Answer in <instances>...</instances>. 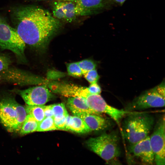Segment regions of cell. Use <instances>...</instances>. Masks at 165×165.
Returning <instances> with one entry per match:
<instances>
[{
	"label": "cell",
	"mask_w": 165,
	"mask_h": 165,
	"mask_svg": "<svg viewBox=\"0 0 165 165\" xmlns=\"http://www.w3.org/2000/svg\"><path fill=\"white\" fill-rule=\"evenodd\" d=\"M67 116L62 115L53 117L54 124L58 130H65L66 119Z\"/></svg>",
	"instance_id": "cell-24"
},
{
	"label": "cell",
	"mask_w": 165,
	"mask_h": 165,
	"mask_svg": "<svg viewBox=\"0 0 165 165\" xmlns=\"http://www.w3.org/2000/svg\"><path fill=\"white\" fill-rule=\"evenodd\" d=\"M83 75L90 83L97 82L100 78V76L95 69L90 71Z\"/></svg>",
	"instance_id": "cell-25"
},
{
	"label": "cell",
	"mask_w": 165,
	"mask_h": 165,
	"mask_svg": "<svg viewBox=\"0 0 165 165\" xmlns=\"http://www.w3.org/2000/svg\"><path fill=\"white\" fill-rule=\"evenodd\" d=\"M154 123L152 115L133 112L126 115L122 122L123 136L130 144L135 143L148 136Z\"/></svg>",
	"instance_id": "cell-2"
},
{
	"label": "cell",
	"mask_w": 165,
	"mask_h": 165,
	"mask_svg": "<svg viewBox=\"0 0 165 165\" xmlns=\"http://www.w3.org/2000/svg\"><path fill=\"white\" fill-rule=\"evenodd\" d=\"M64 21L71 22L74 20L77 16L75 12V2H63Z\"/></svg>",
	"instance_id": "cell-18"
},
{
	"label": "cell",
	"mask_w": 165,
	"mask_h": 165,
	"mask_svg": "<svg viewBox=\"0 0 165 165\" xmlns=\"http://www.w3.org/2000/svg\"><path fill=\"white\" fill-rule=\"evenodd\" d=\"M38 123L31 116L27 114L20 130V134L24 135L36 131Z\"/></svg>",
	"instance_id": "cell-16"
},
{
	"label": "cell",
	"mask_w": 165,
	"mask_h": 165,
	"mask_svg": "<svg viewBox=\"0 0 165 165\" xmlns=\"http://www.w3.org/2000/svg\"><path fill=\"white\" fill-rule=\"evenodd\" d=\"M165 106V82L142 92L127 104L125 110L127 111L161 108Z\"/></svg>",
	"instance_id": "cell-5"
},
{
	"label": "cell",
	"mask_w": 165,
	"mask_h": 165,
	"mask_svg": "<svg viewBox=\"0 0 165 165\" xmlns=\"http://www.w3.org/2000/svg\"><path fill=\"white\" fill-rule=\"evenodd\" d=\"M65 130L78 133H86L91 131L84 121L79 117L68 115L66 117Z\"/></svg>",
	"instance_id": "cell-15"
},
{
	"label": "cell",
	"mask_w": 165,
	"mask_h": 165,
	"mask_svg": "<svg viewBox=\"0 0 165 165\" xmlns=\"http://www.w3.org/2000/svg\"><path fill=\"white\" fill-rule=\"evenodd\" d=\"M67 105L75 115L76 114L86 113L101 115L92 109L86 100L79 96L70 97L67 100Z\"/></svg>",
	"instance_id": "cell-14"
},
{
	"label": "cell",
	"mask_w": 165,
	"mask_h": 165,
	"mask_svg": "<svg viewBox=\"0 0 165 165\" xmlns=\"http://www.w3.org/2000/svg\"><path fill=\"white\" fill-rule=\"evenodd\" d=\"M128 150L131 157L138 160L142 164L152 165L155 163L154 154L151 146L149 136L135 143L130 144Z\"/></svg>",
	"instance_id": "cell-11"
},
{
	"label": "cell",
	"mask_w": 165,
	"mask_h": 165,
	"mask_svg": "<svg viewBox=\"0 0 165 165\" xmlns=\"http://www.w3.org/2000/svg\"><path fill=\"white\" fill-rule=\"evenodd\" d=\"M52 12L53 16L57 19L64 20L63 9V2L57 1L53 4Z\"/></svg>",
	"instance_id": "cell-20"
},
{
	"label": "cell",
	"mask_w": 165,
	"mask_h": 165,
	"mask_svg": "<svg viewBox=\"0 0 165 165\" xmlns=\"http://www.w3.org/2000/svg\"><path fill=\"white\" fill-rule=\"evenodd\" d=\"M119 138L116 132L105 133L86 142L88 148L106 161L116 159L120 154Z\"/></svg>",
	"instance_id": "cell-4"
},
{
	"label": "cell",
	"mask_w": 165,
	"mask_h": 165,
	"mask_svg": "<svg viewBox=\"0 0 165 165\" xmlns=\"http://www.w3.org/2000/svg\"><path fill=\"white\" fill-rule=\"evenodd\" d=\"M110 0H77L75 2V12L78 16L90 15L110 7Z\"/></svg>",
	"instance_id": "cell-12"
},
{
	"label": "cell",
	"mask_w": 165,
	"mask_h": 165,
	"mask_svg": "<svg viewBox=\"0 0 165 165\" xmlns=\"http://www.w3.org/2000/svg\"><path fill=\"white\" fill-rule=\"evenodd\" d=\"M45 105H29L25 107L27 114L31 116L38 123L44 118V108Z\"/></svg>",
	"instance_id": "cell-17"
},
{
	"label": "cell",
	"mask_w": 165,
	"mask_h": 165,
	"mask_svg": "<svg viewBox=\"0 0 165 165\" xmlns=\"http://www.w3.org/2000/svg\"><path fill=\"white\" fill-rule=\"evenodd\" d=\"M11 63V60L8 56L0 54V72L8 68Z\"/></svg>",
	"instance_id": "cell-26"
},
{
	"label": "cell",
	"mask_w": 165,
	"mask_h": 165,
	"mask_svg": "<svg viewBox=\"0 0 165 165\" xmlns=\"http://www.w3.org/2000/svg\"><path fill=\"white\" fill-rule=\"evenodd\" d=\"M26 44L15 28L10 26L0 17V47L2 50L12 52L23 61H25L24 50Z\"/></svg>",
	"instance_id": "cell-7"
},
{
	"label": "cell",
	"mask_w": 165,
	"mask_h": 165,
	"mask_svg": "<svg viewBox=\"0 0 165 165\" xmlns=\"http://www.w3.org/2000/svg\"><path fill=\"white\" fill-rule=\"evenodd\" d=\"M88 88L89 92L93 94H100L101 91V88L97 82L90 83Z\"/></svg>",
	"instance_id": "cell-27"
},
{
	"label": "cell",
	"mask_w": 165,
	"mask_h": 165,
	"mask_svg": "<svg viewBox=\"0 0 165 165\" xmlns=\"http://www.w3.org/2000/svg\"><path fill=\"white\" fill-rule=\"evenodd\" d=\"M78 96L84 98L93 110L99 114H107L119 125L122 118L133 112L119 109L108 105L100 94L90 93L88 87H82L79 91Z\"/></svg>",
	"instance_id": "cell-6"
},
{
	"label": "cell",
	"mask_w": 165,
	"mask_h": 165,
	"mask_svg": "<svg viewBox=\"0 0 165 165\" xmlns=\"http://www.w3.org/2000/svg\"><path fill=\"white\" fill-rule=\"evenodd\" d=\"M85 123L91 131L109 130L113 126L112 119L104 117L101 115L82 113L76 114Z\"/></svg>",
	"instance_id": "cell-13"
},
{
	"label": "cell",
	"mask_w": 165,
	"mask_h": 165,
	"mask_svg": "<svg viewBox=\"0 0 165 165\" xmlns=\"http://www.w3.org/2000/svg\"><path fill=\"white\" fill-rule=\"evenodd\" d=\"M11 13L20 37L25 44L36 50L45 49L61 26L59 20L49 11L38 6L16 7Z\"/></svg>",
	"instance_id": "cell-1"
},
{
	"label": "cell",
	"mask_w": 165,
	"mask_h": 165,
	"mask_svg": "<svg viewBox=\"0 0 165 165\" xmlns=\"http://www.w3.org/2000/svg\"><path fill=\"white\" fill-rule=\"evenodd\" d=\"M35 0V1H42V0Z\"/></svg>",
	"instance_id": "cell-32"
},
{
	"label": "cell",
	"mask_w": 165,
	"mask_h": 165,
	"mask_svg": "<svg viewBox=\"0 0 165 165\" xmlns=\"http://www.w3.org/2000/svg\"><path fill=\"white\" fill-rule=\"evenodd\" d=\"M53 116L59 115L67 116L68 114L63 103L52 105Z\"/></svg>",
	"instance_id": "cell-23"
},
{
	"label": "cell",
	"mask_w": 165,
	"mask_h": 165,
	"mask_svg": "<svg viewBox=\"0 0 165 165\" xmlns=\"http://www.w3.org/2000/svg\"><path fill=\"white\" fill-rule=\"evenodd\" d=\"M116 3L120 5H122L127 0H113Z\"/></svg>",
	"instance_id": "cell-29"
},
{
	"label": "cell",
	"mask_w": 165,
	"mask_h": 165,
	"mask_svg": "<svg viewBox=\"0 0 165 165\" xmlns=\"http://www.w3.org/2000/svg\"><path fill=\"white\" fill-rule=\"evenodd\" d=\"M58 130L55 126L53 117L45 118L40 122L36 131L43 132L53 130Z\"/></svg>",
	"instance_id": "cell-19"
},
{
	"label": "cell",
	"mask_w": 165,
	"mask_h": 165,
	"mask_svg": "<svg viewBox=\"0 0 165 165\" xmlns=\"http://www.w3.org/2000/svg\"><path fill=\"white\" fill-rule=\"evenodd\" d=\"M45 118L53 117V114L52 108V105L45 106L44 108Z\"/></svg>",
	"instance_id": "cell-28"
},
{
	"label": "cell",
	"mask_w": 165,
	"mask_h": 165,
	"mask_svg": "<svg viewBox=\"0 0 165 165\" xmlns=\"http://www.w3.org/2000/svg\"><path fill=\"white\" fill-rule=\"evenodd\" d=\"M2 81L20 86L44 84L42 78L31 72L14 67H9L0 72Z\"/></svg>",
	"instance_id": "cell-9"
},
{
	"label": "cell",
	"mask_w": 165,
	"mask_h": 165,
	"mask_svg": "<svg viewBox=\"0 0 165 165\" xmlns=\"http://www.w3.org/2000/svg\"><path fill=\"white\" fill-rule=\"evenodd\" d=\"M66 66L69 75L76 78H80L82 76V71L77 62L67 63Z\"/></svg>",
	"instance_id": "cell-22"
},
{
	"label": "cell",
	"mask_w": 165,
	"mask_h": 165,
	"mask_svg": "<svg viewBox=\"0 0 165 165\" xmlns=\"http://www.w3.org/2000/svg\"><path fill=\"white\" fill-rule=\"evenodd\" d=\"M165 116H161L156 122L149 136L150 143L155 156L154 163L165 165Z\"/></svg>",
	"instance_id": "cell-8"
},
{
	"label": "cell",
	"mask_w": 165,
	"mask_h": 165,
	"mask_svg": "<svg viewBox=\"0 0 165 165\" xmlns=\"http://www.w3.org/2000/svg\"><path fill=\"white\" fill-rule=\"evenodd\" d=\"M20 95L25 103L29 105H43L50 101L53 95L45 85L30 87L24 90H12Z\"/></svg>",
	"instance_id": "cell-10"
},
{
	"label": "cell",
	"mask_w": 165,
	"mask_h": 165,
	"mask_svg": "<svg viewBox=\"0 0 165 165\" xmlns=\"http://www.w3.org/2000/svg\"><path fill=\"white\" fill-rule=\"evenodd\" d=\"M57 1L62 2H75L77 0H56Z\"/></svg>",
	"instance_id": "cell-30"
},
{
	"label": "cell",
	"mask_w": 165,
	"mask_h": 165,
	"mask_svg": "<svg viewBox=\"0 0 165 165\" xmlns=\"http://www.w3.org/2000/svg\"><path fill=\"white\" fill-rule=\"evenodd\" d=\"M27 115L25 107L13 97L0 99V122L9 132L20 130Z\"/></svg>",
	"instance_id": "cell-3"
},
{
	"label": "cell",
	"mask_w": 165,
	"mask_h": 165,
	"mask_svg": "<svg viewBox=\"0 0 165 165\" xmlns=\"http://www.w3.org/2000/svg\"><path fill=\"white\" fill-rule=\"evenodd\" d=\"M77 62L82 71V75L90 71L95 69L97 65L96 62L91 60H83Z\"/></svg>",
	"instance_id": "cell-21"
},
{
	"label": "cell",
	"mask_w": 165,
	"mask_h": 165,
	"mask_svg": "<svg viewBox=\"0 0 165 165\" xmlns=\"http://www.w3.org/2000/svg\"><path fill=\"white\" fill-rule=\"evenodd\" d=\"M2 81V78L1 76V75H0V82Z\"/></svg>",
	"instance_id": "cell-31"
}]
</instances>
